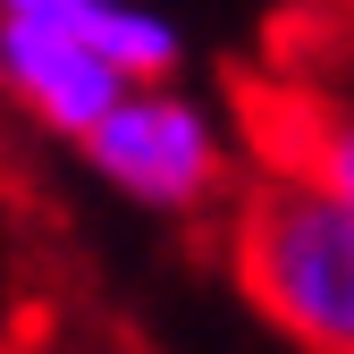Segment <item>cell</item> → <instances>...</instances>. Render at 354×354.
Here are the masks:
<instances>
[{
	"label": "cell",
	"instance_id": "cell-1",
	"mask_svg": "<svg viewBox=\"0 0 354 354\" xmlns=\"http://www.w3.org/2000/svg\"><path fill=\"white\" fill-rule=\"evenodd\" d=\"M236 287L304 354H354V203L261 169L236 203Z\"/></svg>",
	"mask_w": 354,
	"mask_h": 354
},
{
	"label": "cell",
	"instance_id": "cell-2",
	"mask_svg": "<svg viewBox=\"0 0 354 354\" xmlns=\"http://www.w3.org/2000/svg\"><path fill=\"white\" fill-rule=\"evenodd\" d=\"M76 152H84V169H93L118 203L160 211V219H194V211H211L228 194V136H219V118L194 93H177L169 76L127 84V102Z\"/></svg>",
	"mask_w": 354,
	"mask_h": 354
},
{
	"label": "cell",
	"instance_id": "cell-3",
	"mask_svg": "<svg viewBox=\"0 0 354 354\" xmlns=\"http://www.w3.org/2000/svg\"><path fill=\"white\" fill-rule=\"evenodd\" d=\"M245 136L270 169H295L354 203V76L287 68L245 84Z\"/></svg>",
	"mask_w": 354,
	"mask_h": 354
},
{
	"label": "cell",
	"instance_id": "cell-4",
	"mask_svg": "<svg viewBox=\"0 0 354 354\" xmlns=\"http://www.w3.org/2000/svg\"><path fill=\"white\" fill-rule=\"evenodd\" d=\"M127 84H136V76L110 68L102 51H84L76 34L0 9V93H9L34 127H51V136L84 144V136H93V127L127 102Z\"/></svg>",
	"mask_w": 354,
	"mask_h": 354
},
{
	"label": "cell",
	"instance_id": "cell-5",
	"mask_svg": "<svg viewBox=\"0 0 354 354\" xmlns=\"http://www.w3.org/2000/svg\"><path fill=\"white\" fill-rule=\"evenodd\" d=\"M9 17H34V26H59V34H76L84 51H102L110 68H127V76H169L177 68V26L169 17H152V9H136V0H0Z\"/></svg>",
	"mask_w": 354,
	"mask_h": 354
}]
</instances>
